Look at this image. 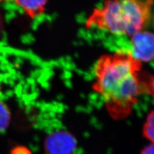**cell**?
<instances>
[{
    "mask_svg": "<svg viewBox=\"0 0 154 154\" xmlns=\"http://www.w3.org/2000/svg\"><path fill=\"white\" fill-rule=\"evenodd\" d=\"M141 70V62L127 51L104 55L96 62L93 89L114 118L127 116L139 95L152 93L153 77Z\"/></svg>",
    "mask_w": 154,
    "mask_h": 154,
    "instance_id": "6da1fadb",
    "label": "cell"
},
{
    "mask_svg": "<svg viewBox=\"0 0 154 154\" xmlns=\"http://www.w3.org/2000/svg\"><path fill=\"white\" fill-rule=\"evenodd\" d=\"M153 0H105L88 19V28L118 35L132 36L143 31L150 19Z\"/></svg>",
    "mask_w": 154,
    "mask_h": 154,
    "instance_id": "7a4b0ae2",
    "label": "cell"
},
{
    "mask_svg": "<svg viewBox=\"0 0 154 154\" xmlns=\"http://www.w3.org/2000/svg\"><path fill=\"white\" fill-rule=\"evenodd\" d=\"M132 56L139 61L149 62L154 59V33L141 31L132 35Z\"/></svg>",
    "mask_w": 154,
    "mask_h": 154,
    "instance_id": "3957f363",
    "label": "cell"
},
{
    "mask_svg": "<svg viewBox=\"0 0 154 154\" xmlns=\"http://www.w3.org/2000/svg\"><path fill=\"white\" fill-rule=\"evenodd\" d=\"M75 142L66 132L52 134L46 141V149L50 154H70L73 150Z\"/></svg>",
    "mask_w": 154,
    "mask_h": 154,
    "instance_id": "277c9868",
    "label": "cell"
},
{
    "mask_svg": "<svg viewBox=\"0 0 154 154\" xmlns=\"http://www.w3.org/2000/svg\"><path fill=\"white\" fill-rule=\"evenodd\" d=\"M48 0H16V3L31 18L40 16L45 12Z\"/></svg>",
    "mask_w": 154,
    "mask_h": 154,
    "instance_id": "5b68a950",
    "label": "cell"
},
{
    "mask_svg": "<svg viewBox=\"0 0 154 154\" xmlns=\"http://www.w3.org/2000/svg\"><path fill=\"white\" fill-rule=\"evenodd\" d=\"M144 136L154 144V110L148 116L143 127Z\"/></svg>",
    "mask_w": 154,
    "mask_h": 154,
    "instance_id": "8992f818",
    "label": "cell"
},
{
    "mask_svg": "<svg viewBox=\"0 0 154 154\" xmlns=\"http://www.w3.org/2000/svg\"><path fill=\"white\" fill-rule=\"evenodd\" d=\"M10 111L2 100H0V132L5 129L10 122Z\"/></svg>",
    "mask_w": 154,
    "mask_h": 154,
    "instance_id": "52a82bcc",
    "label": "cell"
},
{
    "mask_svg": "<svg viewBox=\"0 0 154 154\" xmlns=\"http://www.w3.org/2000/svg\"><path fill=\"white\" fill-rule=\"evenodd\" d=\"M141 154H154V144H152L144 148Z\"/></svg>",
    "mask_w": 154,
    "mask_h": 154,
    "instance_id": "ba28073f",
    "label": "cell"
},
{
    "mask_svg": "<svg viewBox=\"0 0 154 154\" xmlns=\"http://www.w3.org/2000/svg\"><path fill=\"white\" fill-rule=\"evenodd\" d=\"M3 21L2 16L0 15V34H1L2 32L3 31Z\"/></svg>",
    "mask_w": 154,
    "mask_h": 154,
    "instance_id": "9c48e42d",
    "label": "cell"
},
{
    "mask_svg": "<svg viewBox=\"0 0 154 154\" xmlns=\"http://www.w3.org/2000/svg\"><path fill=\"white\" fill-rule=\"evenodd\" d=\"M152 93L154 94V78L152 80Z\"/></svg>",
    "mask_w": 154,
    "mask_h": 154,
    "instance_id": "30bf717a",
    "label": "cell"
},
{
    "mask_svg": "<svg viewBox=\"0 0 154 154\" xmlns=\"http://www.w3.org/2000/svg\"><path fill=\"white\" fill-rule=\"evenodd\" d=\"M153 28H154V16H153Z\"/></svg>",
    "mask_w": 154,
    "mask_h": 154,
    "instance_id": "8fae6325",
    "label": "cell"
},
{
    "mask_svg": "<svg viewBox=\"0 0 154 154\" xmlns=\"http://www.w3.org/2000/svg\"><path fill=\"white\" fill-rule=\"evenodd\" d=\"M3 1H7V0H0V2H3Z\"/></svg>",
    "mask_w": 154,
    "mask_h": 154,
    "instance_id": "7c38bea8",
    "label": "cell"
}]
</instances>
